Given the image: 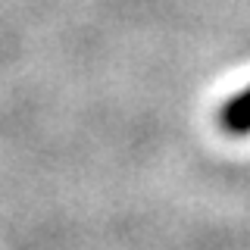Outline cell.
Here are the masks:
<instances>
[{
    "label": "cell",
    "instance_id": "1",
    "mask_svg": "<svg viewBox=\"0 0 250 250\" xmlns=\"http://www.w3.org/2000/svg\"><path fill=\"white\" fill-rule=\"evenodd\" d=\"M219 128L234 138L250 135V84L241 88L238 94H231L222 104V109H219Z\"/></svg>",
    "mask_w": 250,
    "mask_h": 250
}]
</instances>
